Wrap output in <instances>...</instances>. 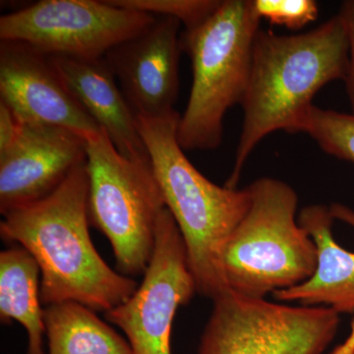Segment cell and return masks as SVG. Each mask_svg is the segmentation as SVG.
I'll return each mask as SVG.
<instances>
[{
  "mask_svg": "<svg viewBox=\"0 0 354 354\" xmlns=\"http://www.w3.org/2000/svg\"><path fill=\"white\" fill-rule=\"evenodd\" d=\"M260 23L252 0H221L202 25L181 32V48L189 55L193 72L177 127L184 151L221 145L225 114L246 94Z\"/></svg>",
  "mask_w": 354,
  "mask_h": 354,
  "instance_id": "cell-4",
  "label": "cell"
},
{
  "mask_svg": "<svg viewBox=\"0 0 354 354\" xmlns=\"http://www.w3.org/2000/svg\"><path fill=\"white\" fill-rule=\"evenodd\" d=\"M354 353V317L351 322V332L348 337L341 344L333 349L330 354H353Z\"/></svg>",
  "mask_w": 354,
  "mask_h": 354,
  "instance_id": "cell-22",
  "label": "cell"
},
{
  "mask_svg": "<svg viewBox=\"0 0 354 354\" xmlns=\"http://www.w3.org/2000/svg\"><path fill=\"white\" fill-rule=\"evenodd\" d=\"M109 3L127 10L171 17L190 31L202 25L218 7L221 0H109Z\"/></svg>",
  "mask_w": 354,
  "mask_h": 354,
  "instance_id": "cell-18",
  "label": "cell"
},
{
  "mask_svg": "<svg viewBox=\"0 0 354 354\" xmlns=\"http://www.w3.org/2000/svg\"><path fill=\"white\" fill-rule=\"evenodd\" d=\"M39 276L38 263L23 247L0 253V321L4 325L17 321L25 328L27 354H46Z\"/></svg>",
  "mask_w": 354,
  "mask_h": 354,
  "instance_id": "cell-15",
  "label": "cell"
},
{
  "mask_svg": "<svg viewBox=\"0 0 354 354\" xmlns=\"http://www.w3.org/2000/svg\"><path fill=\"white\" fill-rule=\"evenodd\" d=\"M86 165L90 225L109 239L118 272L144 276L165 209L152 167L123 157L104 131L87 139Z\"/></svg>",
  "mask_w": 354,
  "mask_h": 354,
  "instance_id": "cell-6",
  "label": "cell"
},
{
  "mask_svg": "<svg viewBox=\"0 0 354 354\" xmlns=\"http://www.w3.org/2000/svg\"><path fill=\"white\" fill-rule=\"evenodd\" d=\"M50 57L69 92L106 133L120 155L137 164L152 167L137 127L136 114L106 57Z\"/></svg>",
  "mask_w": 354,
  "mask_h": 354,
  "instance_id": "cell-14",
  "label": "cell"
},
{
  "mask_svg": "<svg viewBox=\"0 0 354 354\" xmlns=\"http://www.w3.org/2000/svg\"><path fill=\"white\" fill-rule=\"evenodd\" d=\"M44 322L48 354H133L127 339L78 302L44 307Z\"/></svg>",
  "mask_w": 354,
  "mask_h": 354,
  "instance_id": "cell-16",
  "label": "cell"
},
{
  "mask_svg": "<svg viewBox=\"0 0 354 354\" xmlns=\"http://www.w3.org/2000/svg\"><path fill=\"white\" fill-rule=\"evenodd\" d=\"M180 26L174 18L157 17L145 31L104 55L136 115L162 118L176 111Z\"/></svg>",
  "mask_w": 354,
  "mask_h": 354,
  "instance_id": "cell-12",
  "label": "cell"
},
{
  "mask_svg": "<svg viewBox=\"0 0 354 354\" xmlns=\"http://www.w3.org/2000/svg\"><path fill=\"white\" fill-rule=\"evenodd\" d=\"M87 165L76 167L48 197L14 209L0 223V236L26 249L41 270L44 307L74 301L95 312L125 304L138 288L114 271L91 239Z\"/></svg>",
  "mask_w": 354,
  "mask_h": 354,
  "instance_id": "cell-1",
  "label": "cell"
},
{
  "mask_svg": "<svg viewBox=\"0 0 354 354\" xmlns=\"http://www.w3.org/2000/svg\"><path fill=\"white\" fill-rule=\"evenodd\" d=\"M156 19L109 0H43L1 16L0 39L28 44L48 57H104Z\"/></svg>",
  "mask_w": 354,
  "mask_h": 354,
  "instance_id": "cell-8",
  "label": "cell"
},
{
  "mask_svg": "<svg viewBox=\"0 0 354 354\" xmlns=\"http://www.w3.org/2000/svg\"><path fill=\"white\" fill-rule=\"evenodd\" d=\"M308 134L319 147L341 160L354 164V113L311 106L298 121L295 132Z\"/></svg>",
  "mask_w": 354,
  "mask_h": 354,
  "instance_id": "cell-17",
  "label": "cell"
},
{
  "mask_svg": "<svg viewBox=\"0 0 354 354\" xmlns=\"http://www.w3.org/2000/svg\"><path fill=\"white\" fill-rule=\"evenodd\" d=\"M339 15L346 26L348 39V70L346 74V88L349 104L354 113V0H348L342 4Z\"/></svg>",
  "mask_w": 354,
  "mask_h": 354,
  "instance_id": "cell-20",
  "label": "cell"
},
{
  "mask_svg": "<svg viewBox=\"0 0 354 354\" xmlns=\"http://www.w3.org/2000/svg\"><path fill=\"white\" fill-rule=\"evenodd\" d=\"M23 122L4 102H0V153L6 152L22 128Z\"/></svg>",
  "mask_w": 354,
  "mask_h": 354,
  "instance_id": "cell-21",
  "label": "cell"
},
{
  "mask_svg": "<svg viewBox=\"0 0 354 354\" xmlns=\"http://www.w3.org/2000/svg\"><path fill=\"white\" fill-rule=\"evenodd\" d=\"M348 70V34L339 14L304 34L260 30L241 104L243 124L234 169L225 186L236 188L246 160L260 142L279 130L295 133L317 93L333 81L346 80Z\"/></svg>",
  "mask_w": 354,
  "mask_h": 354,
  "instance_id": "cell-2",
  "label": "cell"
},
{
  "mask_svg": "<svg viewBox=\"0 0 354 354\" xmlns=\"http://www.w3.org/2000/svg\"><path fill=\"white\" fill-rule=\"evenodd\" d=\"M0 102L22 122L67 128L86 139L102 131L62 82L50 57L28 44H0Z\"/></svg>",
  "mask_w": 354,
  "mask_h": 354,
  "instance_id": "cell-11",
  "label": "cell"
},
{
  "mask_svg": "<svg viewBox=\"0 0 354 354\" xmlns=\"http://www.w3.org/2000/svg\"><path fill=\"white\" fill-rule=\"evenodd\" d=\"M87 162V139L55 125L23 122L17 139L0 153V213L48 197Z\"/></svg>",
  "mask_w": 354,
  "mask_h": 354,
  "instance_id": "cell-10",
  "label": "cell"
},
{
  "mask_svg": "<svg viewBox=\"0 0 354 354\" xmlns=\"http://www.w3.org/2000/svg\"><path fill=\"white\" fill-rule=\"evenodd\" d=\"M213 302L198 354H323L341 323L329 307L274 304L230 290Z\"/></svg>",
  "mask_w": 354,
  "mask_h": 354,
  "instance_id": "cell-7",
  "label": "cell"
},
{
  "mask_svg": "<svg viewBox=\"0 0 354 354\" xmlns=\"http://www.w3.org/2000/svg\"><path fill=\"white\" fill-rule=\"evenodd\" d=\"M298 223L315 242V272L301 285L272 295L283 304L354 314V209L341 203L309 205Z\"/></svg>",
  "mask_w": 354,
  "mask_h": 354,
  "instance_id": "cell-13",
  "label": "cell"
},
{
  "mask_svg": "<svg viewBox=\"0 0 354 354\" xmlns=\"http://www.w3.org/2000/svg\"><path fill=\"white\" fill-rule=\"evenodd\" d=\"M354 354V353H353Z\"/></svg>",
  "mask_w": 354,
  "mask_h": 354,
  "instance_id": "cell-23",
  "label": "cell"
},
{
  "mask_svg": "<svg viewBox=\"0 0 354 354\" xmlns=\"http://www.w3.org/2000/svg\"><path fill=\"white\" fill-rule=\"evenodd\" d=\"M197 292L187 252L174 216H158L156 243L143 281L125 304L104 313L120 328L133 354H171L172 323L177 310Z\"/></svg>",
  "mask_w": 354,
  "mask_h": 354,
  "instance_id": "cell-9",
  "label": "cell"
},
{
  "mask_svg": "<svg viewBox=\"0 0 354 354\" xmlns=\"http://www.w3.org/2000/svg\"><path fill=\"white\" fill-rule=\"evenodd\" d=\"M180 114L136 115L165 208L183 235L197 292L214 300L227 290L221 258L230 235L250 206L248 188L212 183L198 171L177 140Z\"/></svg>",
  "mask_w": 354,
  "mask_h": 354,
  "instance_id": "cell-3",
  "label": "cell"
},
{
  "mask_svg": "<svg viewBox=\"0 0 354 354\" xmlns=\"http://www.w3.org/2000/svg\"><path fill=\"white\" fill-rule=\"evenodd\" d=\"M250 206L225 244L221 258L228 290L266 299L308 281L317 247L298 223V196L285 181L261 177L247 186Z\"/></svg>",
  "mask_w": 354,
  "mask_h": 354,
  "instance_id": "cell-5",
  "label": "cell"
},
{
  "mask_svg": "<svg viewBox=\"0 0 354 354\" xmlns=\"http://www.w3.org/2000/svg\"><path fill=\"white\" fill-rule=\"evenodd\" d=\"M260 19L272 25L298 30L318 18L319 6L314 0H252Z\"/></svg>",
  "mask_w": 354,
  "mask_h": 354,
  "instance_id": "cell-19",
  "label": "cell"
}]
</instances>
